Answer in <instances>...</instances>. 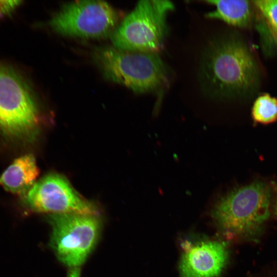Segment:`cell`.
I'll return each mask as SVG.
<instances>
[{
    "label": "cell",
    "mask_w": 277,
    "mask_h": 277,
    "mask_svg": "<svg viewBox=\"0 0 277 277\" xmlns=\"http://www.w3.org/2000/svg\"><path fill=\"white\" fill-rule=\"evenodd\" d=\"M198 75L204 94L217 100L251 96L260 82L255 58L243 39L232 32L209 41L201 55Z\"/></svg>",
    "instance_id": "cell-1"
},
{
    "label": "cell",
    "mask_w": 277,
    "mask_h": 277,
    "mask_svg": "<svg viewBox=\"0 0 277 277\" xmlns=\"http://www.w3.org/2000/svg\"><path fill=\"white\" fill-rule=\"evenodd\" d=\"M271 192L260 182L236 188L215 204L212 216L228 237L256 241L270 216Z\"/></svg>",
    "instance_id": "cell-2"
},
{
    "label": "cell",
    "mask_w": 277,
    "mask_h": 277,
    "mask_svg": "<svg viewBox=\"0 0 277 277\" xmlns=\"http://www.w3.org/2000/svg\"><path fill=\"white\" fill-rule=\"evenodd\" d=\"M92 57L106 78L136 93L159 92L169 82L168 67L156 52L101 47L93 51Z\"/></svg>",
    "instance_id": "cell-3"
},
{
    "label": "cell",
    "mask_w": 277,
    "mask_h": 277,
    "mask_svg": "<svg viewBox=\"0 0 277 277\" xmlns=\"http://www.w3.org/2000/svg\"><path fill=\"white\" fill-rule=\"evenodd\" d=\"M34 94L16 68L0 61V132L6 137L16 141L34 137L39 111Z\"/></svg>",
    "instance_id": "cell-4"
},
{
    "label": "cell",
    "mask_w": 277,
    "mask_h": 277,
    "mask_svg": "<svg viewBox=\"0 0 277 277\" xmlns=\"http://www.w3.org/2000/svg\"><path fill=\"white\" fill-rule=\"evenodd\" d=\"M174 9L169 1H139L112 33L114 48L129 52H156L167 36V18Z\"/></svg>",
    "instance_id": "cell-5"
},
{
    "label": "cell",
    "mask_w": 277,
    "mask_h": 277,
    "mask_svg": "<svg viewBox=\"0 0 277 277\" xmlns=\"http://www.w3.org/2000/svg\"><path fill=\"white\" fill-rule=\"evenodd\" d=\"M50 244L58 260L68 267L77 268L95 248L102 230L98 215L52 214Z\"/></svg>",
    "instance_id": "cell-6"
},
{
    "label": "cell",
    "mask_w": 277,
    "mask_h": 277,
    "mask_svg": "<svg viewBox=\"0 0 277 277\" xmlns=\"http://www.w3.org/2000/svg\"><path fill=\"white\" fill-rule=\"evenodd\" d=\"M118 20L116 10L106 2L79 1L64 5L49 25L63 35L98 38L113 33Z\"/></svg>",
    "instance_id": "cell-7"
},
{
    "label": "cell",
    "mask_w": 277,
    "mask_h": 277,
    "mask_svg": "<svg viewBox=\"0 0 277 277\" xmlns=\"http://www.w3.org/2000/svg\"><path fill=\"white\" fill-rule=\"evenodd\" d=\"M29 209L37 213L98 215L92 202L82 197L67 179L49 173L35 182L24 196Z\"/></svg>",
    "instance_id": "cell-8"
},
{
    "label": "cell",
    "mask_w": 277,
    "mask_h": 277,
    "mask_svg": "<svg viewBox=\"0 0 277 277\" xmlns=\"http://www.w3.org/2000/svg\"><path fill=\"white\" fill-rule=\"evenodd\" d=\"M224 242L210 241L191 247L182 255L180 263L182 277H217L228 259Z\"/></svg>",
    "instance_id": "cell-9"
},
{
    "label": "cell",
    "mask_w": 277,
    "mask_h": 277,
    "mask_svg": "<svg viewBox=\"0 0 277 277\" xmlns=\"http://www.w3.org/2000/svg\"><path fill=\"white\" fill-rule=\"evenodd\" d=\"M39 173L36 161L31 154L15 159L0 176V185L14 194L26 195L35 183Z\"/></svg>",
    "instance_id": "cell-10"
},
{
    "label": "cell",
    "mask_w": 277,
    "mask_h": 277,
    "mask_svg": "<svg viewBox=\"0 0 277 277\" xmlns=\"http://www.w3.org/2000/svg\"><path fill=\"white\" fill-rule=\"evenodd\" d=\"M215 6V9L206 14L211 19L222 20L238 27L248 26L251 21V4L244 0L206 1Z\"/></svg>",
    "instance_id": "cell-11"
},
{
    "label": "cell",
    "mask_w": 277,
    "mask_h": 277,
    "mask_svg": "<svg viewBox=\"0 0 277 277\" xmlns=\"http://www.w3.org/2000/svg\"><path fill=\"white\" fill-rule=\"evenodd\" d=\"M252 117L256 123L269 124L277 121V98L269 94L260 95L252 108Z\"/></svg>",
    "instance_id": "cell-12"
},
{
    "label": "cell",
    "mask_w": 277,
    "mask_h": 277,
    "mask_svg": "<svg viewBox=\"0 0 277 277\" xmlns=\"http://www.w3.org/2000/svg\"><path fill=\"white\" fill-rule=\"evenodd\" d=\"M252 3L263 16L270 36L277 45V0L254 1Z\"/></svg>",
    "instance_id": "cell-13"
},
{
    "label": "cell",
    "mask_w": 277,
    "mask_h": 277,
    "mask_svg": "<svg viewBox=\"0 0 277 277\" xmlns=\"http://www.w3.org/2000/svg\"><path fill=\"white\" fill-rule=\"evenodd\" d=\"M22 3L21 1H0V19L11 15Z\"/></svg>",
    "instance_id": "cell-14"
},
{
    "label": "cell",
    "mask_w": 277,
    "mask_h": 277,
    "mask_svg": "<svg viewBox=\"0 0 277 277\" xmlns=\"http://www.w3.org/2000/svg\"><path fill=\"white\" fill-rule=\"evenodd\" d=\"M69 277H79V271L78 268H73L69 274Z\"/></svg>",
    "instance_id": "cell-15"
},
{
    "label": "cell",
    "mask_w": 277,
    "mask_h": 277,
    "mask_svg": "<svg viewBox=\"0 0 277 277\" xmlns=\"http://www.w3.org/2000/svg\"><path fill=\"white\" fill-rule=\"evenodd\" d=\"M275 211H276V214H277V197H276V206H275Z\"/></svg>",
    "instance_id": "cell-16"
}]
</instances>
